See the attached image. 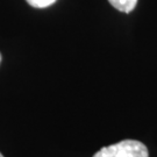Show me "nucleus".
I'll return each instance as SVG.
<instances>
[{
  "mask_svg": "<svg viewBox=\"0 0 157 157\" xmlns=\"http://www.w3.org/2000/svg\"><path fill=\"white\" fill-rule=\"evenodd\" d=\"M93 157H149L148 148L136 140H124L101 148Z\"/></svg>",
  "mask_w": 157,
  "mask_h": 157,
  "instance_id": "obj_1",
  "label": "nucleus"
},
{
  "mask_svg": "<svg viewBox=\"0 0 157 157\" xmlns=\"http://www.w3.org/2000/svg\"><path fill=\"white\" fill-rule=\"evenodd\" d=\"M108 1L114 8L124 13H130L137 4V0H108Z\"/></svg>",
  "mask_w": 157,
  "mask_h": 157,
  "instance_id": "obj_2",
  "label": "nucleus"
},
{
  "mask_svg": "<svg viewBox=\"0 0 157 157\" xmlns=\"http://www.w3.org/2000/svg\"><path fill=\"white\" fill-rule=\"evenodd\" d=\"M30 6L36 8H45L56 2V0H26Z\"/></svg>",
  "mask_w": 157,
  "mask_h": 157,
  "instance_id": "obj_3",
  "label": "nucleus"
},
{
  "mask_svg": "<svg viewBox=\"0 0 157 157\" xmlns=\"http://www.w3.org/2000/svg\"><path fill=\"white\" fill-rule=\"evenodd\" d=\"M0 63H1V54H0Z\"/></svg>",
  "mask_w": 157,
  "mask_h": 157,
  "instance_id": "obj_4",
  "label": "nucleus"
},
{
  "mask_svg": "<svg viewBox=\"0 0 157 157\" xmlns=\"http://www.w3.org/2000/svg\"><path fill=\"white\" fill-rule=\"evenodd\" d=\"M0 157H4V156H2V154H1V152H0Z\"/></svg>",
  "mask_w": 157,
  "mask_h": 157,
  "instance_id": "obj_5",
  "label": "nucleus"
}]
</instances>
